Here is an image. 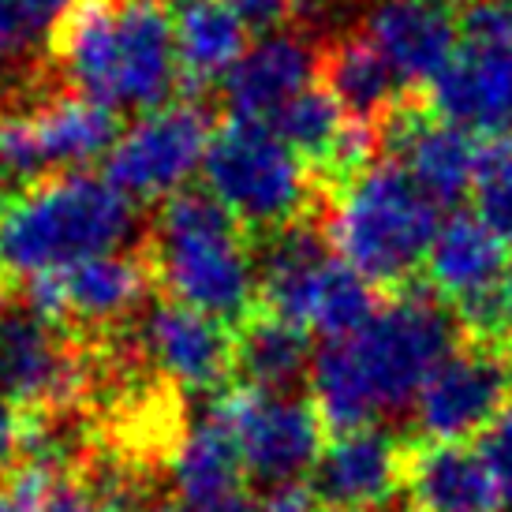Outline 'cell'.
Listing matches in <instances>:
<instances>
[{
	"mask_svg": "<svg viewBox=\"0 0 512 512\" xmlns=\"http://www.w3.org/2000/svg\"><path fill=\"white\" fill-rule=\"evenodd\" d=\"M453 337V318L434 296H397L363 329L326 341L314 356V412L337 434L374 427L382 415L415 404L427 378L453 352Z\"/></svg>",
	"mask_w": 512,
	"mask_h": 512,
	"instance_id": "1",
	"label": "cell"
},
{
	"mask_svg": "<svg viewBox=\"0 0 512 512\" xmlns=\"http://www.w3.org/2000/svg\"><path fill=\"white\" fill-rule=\"evenodd\" d=\"M60 64L75 98L109 113H154L180 79L176 15L161 0H86L64 23Z\"/></svg>",
	"mask_w": 512,
	"mask_h": 512,
	"instance_id": "2",
	"label": "cell"
},
{
	"mask_svg": "<svg viewBox=\"0 0 512 512\" xmlns=\"http://www.w3.org/2000/svg\"><path fill=\"white\" fill-rule=\"evenodd\" d=\"M135 232V206L105 176L60 172L0 206V270L34 281L101 255Z\"/></svg>",
	"mask_w": 512,
	"mask_h": 512,
	"instance_id": "3",
	"label": "cell"
},
{
	"mask_svg": "<svg viewBox=\"0 0 512 512\" xmlns=\"http://www.w3.org/2000/svg\"><path fill=\"white\" fill-rule=\"evenodd\" d=\"M154 270L172 303H184L217 322L251 311L258 266L243 247L240 228L210 191L172 195L154 225Z\"/></svg>",
	"mask_w": 512,
	"mask_h": 512,
	"instance_id": "4",
	"label": "cell"
},
{
	"mask_svg": "<svg viewBox=\"0 0 512 512\" xmlns=\"http://www.w3.org/2000/svg\"><path fill=\"white\" fill-rule=\"evenodd\" d=\"M438 202L397 161L348 176L329 210V240L370 285L408 281L438 236Z\"/></svg>",
	"mask_w": 512,
	"mask_h": 512,
	"instance_id": "5",
	"label": "cell"
},
{
	"mask_svg": "<svg viewBox=\"0 0 512 512\" xmlns=\"http://www.w3.org/2000/svg\"><path fill=\"white\" fill-rule=\"evenodd\" d=\"M206 191L225 206L232 221L251 228H288L296 225L311 199V176L303 157L258 120H228L214 131L206 150Z\"/></svg>",
	"mask_w": 512,
	"mask_h": 512,
	"instance_id": "6",
	"label": "cell"
},
{
	"mask_svg": "<svg viewBox=\"0 0 512 512\" xmlns=\"http://www.w3.org/2000/svg\"><path fill=\"white\" fill-rule=\"evenodd\" d=\"M434 109L464 131L512 128V8L505 0L471 4L449 68L430 83Z\"/></svg>",
	"mask_w": 512,
	"mask_h": 512,
	"instance_id": "7",
	"label": "cell"
},
{
	"mask_svg": "<svg viewBox=\"0 0 512 512\" xmlns=\"http://www.w3.org/2000/svg\"><path fill=\"white\" fill-rule=\"evenodd\" d=\"M210 143V113L195 101H172L116 135L105 154V180L131 202H169L206 165Z\"/></svg>",
	"mask_w": 512,
	"mask_h": 512,
	"instance_id": "8",
	"label": "cell"
},
{
	"mask_svg": "<svg viewBox=\"0 0 512 512\" xmlns=\"http://www.w3.org/2000/svg\"><path fill=\"white\" fill-rule=\"evenodd\" d=\"M116 143V116L86 98H57L0 116V187H34L45 172H75Z\"/></svg>",
	"mask_w": 512,
	"mask_h": 512,
	"instance_id": "9",
	"label": "cell"
},
{
	"mask_svg": "<svg viewBox=\"0 0 512 512\" xmlns=\"http://www.w3.org/2000/svg\"><path fill=\"white\" fill-rule=\"evenodd\" d=\"M90 363L30 303H0V400L12 408L60 412L86 397Z\"/></svg>",
	"mask_w": 512,
	"mask_h": 512,
	"instance_id": "10",
	"label": "cell"
},
{
	"mask_svg": "<svg viewBox=\"0 0 512 512\" xmlns=\"http://www.w3.org/2000/svg\"><path fill=\"white\" fill-rule=\"evenodd\" d=\"M228 434L236 441L243 471L270 486L296 483L322 456V415L314 404L292 393L270 389H236L217 404Z\"/></svg>",
	"mask_w": 512,
	"mask_h": 512,
	"instance_id": "11",
	"label": "cell"
},
{
	"mask_svg": "<svg viewBox=\"0 0 512 512\" xmlns=\"http://www.w3.org/2000/svg\"><path fill=\"white\" fill-rule=\"evenodd\" d=\"M512 363L498 348H453L415 397V427L430 441H464L486 434L509 408Z\"/></svg>",
	"mask_w": 512,
	"mask_h": 512,
	"instance_id": "12",
	"label": "cell"
},
{
	"mask_svg": "<svg viewBox=\"0 0 512 512\" xmlns=\"http://www.w3.org/2000/svg\"><path fill=\"white\" fill-rule=\"evenodd\" d=\"M427 273L441 299L460 307L471 326L498 329L505 322L509 247L479 217H449L430 243Z\"/></svg>",
	"mask_w": 512,
	"mask_h": 512,
	"instance_id": "13",
	"label": "cell"
},
{
	"mask_svg": "<svg viewBox=\"0 0 512 512\" xmlns=\"http://www.w3.org/2000/svg\"><path fill=\"white\" fill-rule=\"evenodd\" d=\"M139 356L176 389L206 393L225 382L236 363V341L210 314L191 311L184 303H154L139 318Z\"/></svg>",
	"mask_w": 512,
	"mask_h": 512,
	"instance_id": "14",
	"label": "cell"
},
{
	"mask_svg": "<svg viewBox=\"0 0 512 512\" xmlns=\"http://www.w3.org/2000/svg\"><path fill=\"white\" fill-rule=\"evenodd\" d=\"M146 299V266L135 255H101L64 273L27 281V303L49 322L116 326Z\"/></svg>",
	"mask_w": 512,
	"mask_h": 512,
	"instance_id": "15",
	"label": "cell"
},
{
	"mask_svg": "<svg viewBox=\"0 0 512 512\" xmlns=\"http://www.w3.org/2000/svg\"><path fill=\"white\" fill-rule=\"evenodd\" d=\"M404 475L400 445L385 430H348L329 441L314 464V498L333 512L385 509Z\"/></svg>",
	"mask_w": 512,
	"mask_h": 512,
	"instance_id": "16",
	"label": "cell"
},
{
	"mask_svg": "<svg viewBox=\"0 0 512 512\" xmlns=\"http://www.w3.org/2000/svg\"><path fill=\"white\" fill-rule=\"evenodd\" d=\"M367 42L400 83L419 86L449 68L460 30L441 0H378L367 12Z\"/></svg>",
	"mask_w": 512,
	"mask_h": 512,
	"instance_id": "17",
	"label": "cell"
},
{
	"mask_svg": "<svg viewBox=\"0 0 512 512\" xmlns=\"http://www.w3.org/2000/svg\"><path fill=\"white\" fill-rule=\"evenodd\" d=\"M318 72V53L307 38L273 30L258 38L243 60L225 79V101L236 120H258L270 124L288 101L311 90V79Z\"/></svg>",
	"mask_w": 512,
	"mask_h": 512,
	"instance_id": "18",
	"label": "cell"
},
{
	"mask_svg": "<svg viewBox=\"0 0 512 512\" xmlns=\"http://www.w3.org/2000/svg\"><path fill=\"white\" fill-rule=\"evenodd\" d=\"M389 146L397 165L427 191L438 206L464 199L475 184L483 150L475 146L471 131L456 128L441 116H400L389 131Z\"/></svg>",
	"mask_w": 512,
	"mask_h": 512,
	"instance_id": "19",
	"label": "cell"
},
{
	"mask_svg": "<svg viewBox=\"0 0 512 512\" xmlns=\"http://www.w3.org/2000/svg\"><path fill=\"white\" fill-rule=\"evenodd\" d=\"M333 262L337 255H329L314 228L288 225L273 232L258 262V292L273 318L292 322L299 329L311 326L314 303L322 296Z\"/></svg>",
	"mask_w": 512,
	"mask_h": 512,
	"instance_id": "20",
	"label": "cell"
},
{
	"mask_svg": "<svg viewBox=\"0 0 512 512\" xmlns=\"http://www.w3.org/2000/svg\"><path fill=\"white\" fill-rule=\"evenodd\" d=\"M415 512H501V494L479 449L464 441H430L408 464Z\"/></svg>",
	"mask_w": 512,
	"mask_h": 512,
	"instance_id": "21",
	"label": "cell"
},
{
	"mask_svg": "<svg viewBox=\"0 0 512 512\" xmlns=\"http://www.w3.org/2000/svg\"><path fill=\"white\" fill-rule=\"evenodd\" d=\"M240 449L228 434L225 419L214 412L199 415L191 427L176 438L172 449V486L191 512H202L225 498L240 494Z\"/></svg>",
	"mask_w": 512,
	"mask_h": 512,
	"instance_id": "22",
	"label": "cell"
},
{
	"mask_svg": "<svg viewBox=\"0 0 512 512\" xmlns=\"http://www.w3.org/2000/svg\"><path fill=\"white\" fill-rule=\"evenodd\" d=\"M251 49L247 23L225 0H184L176 12V53L180 72L195 83H225Z\"/></svg>",
	"mask_w": 512,
	"mask_h": 512,
	"instance_id": "23",
	"label": "cell"
},
{
	"mask_svg": "<svg viewBox=\"0 0 512 512\" xmlns=\"http://www.w3.org/2000/svg\"><path fill=\"white\" fill-rule=\"evenodd\" d=\"M311 341L307 329L281 322V318H255L236 341V367L247 378L251 389H270V393H288L311 370Z\"/></svg>",
	"mask_w": 512,
	"mask_h": 512,
	"instance_id": "24",
	"label": "cell"
},
{
	"mask_svg": "<svg viewBox=\"0 0 512 512\" xmlns=\"http://www.w3.org/2000/svg\"><path fill=\"white\" fill-rule=\"evenodd\" d=\"M400 79L367 38H344L326 53V90L356 120H374L397 98Z\"/></svg>",
	"mask_w": 512,
	"mask_h": 512,
	"instance_id": "25",
	"label": "cell"
},
{
	"mask_svg": "<svg viewBox=\"0 0 512 512\" xmlns=\"http://www.w3.org/2000/svg\"><path fill=\"white\" fill-rule=\"evenodd\" d=\"M348 120L352 116H344L341 101L333 98L329 90H322V86H311V90H303L299 98H292L281 113L273 116L270 128L299 157H311V161L329 165V157H333V150L341 143Z\"/></svg>",
	"mask_w": 512,
	"mask_h": 512,
	"instance_id": "26",
	"label": "cell"
},
{
	"mask_svg": "<svg viewBox=\"0 0 512 512\" xmlns=\"http://www.w3.org/2000/svg\"><path fill=\"white\" fill-rule=\"evenodd\" d=\"M86 0H0V60H15L64 27Z\"/></svg>",
	"mask_w": 512,
	"mask_h": 512,
	"instance_id": "27",
	"label": "cell"
},
{
	"mask_svg": "<svg viewBox=\"0 0 512 512\" xmlns=\"http://www.w3.org/2000/svg\"><path fill=\"white\" fill-rule=\"evenodd\" d=\"M471 191L479 210L475 217L494 228L501 240H512V146L486 150Z\"/></svg>",
	"mask_w": 512,
	"mask_h": 512,
	"instance_id": "28",
	"label": "cell"
},
{
	"mask_svg": "<svg viewBox=\"0 0 512 512\" xmlns=\"http://www.w3.org/2000/svg\"><path fill=\"white\" fill-rule=\"evenodd\" d=\"M479 453H483L486 468H490V475H494L501 505L512 512V404L490 423V430L483 434Z\"/></svg>",
	"mask_w": 512,
	"mask_h": 512,
	"instance_id": "29",
	"label": "cell"
},
{
	"mask_svg": "<svg viewBox=\"0 0 512 512\" xmlns=\"http://www.w3.org/2000/svg\"><path fill=\"white\" fill-rule=\"evenodd\" d=\"M42 512H124V505L109 494H94L86 486L57 483L42 501Z\"/></svg>",
	"mask_w": 512,
	"mask_h": 512,
	"instance_id": "30",
	"label": "cell"
},
{
	"mask_svg": "<svg viewBox=\"0 0 512 512\" xmlns=\"http://www.w3.org/2000/svg\"><path fill=\"white\" fill-rule=\"evenodd\" d=\"M255 512H318V498H314L311 490H303L299 483L273 486Z\"/></svg>",
	"mask_w": 512,
	"mask_h": 512,
	"instance_id": "31",
	"label": "cell"
},
{
	"mask_svg": "<svg viewBox=\"0 0 512 512\" xmlns=\"http://www.w3.org/2000/svg\"><path fill=\"white\" fill-rule=\"evenodd\" d=\"M23 445H27V423L8 400H0V468L12 464L15 453H23Z\"/></svg>",
	"mask_w": 512,
	"mask_h": 512,
	"instance_id": "32",
	"label": "cell"
},
{
	"mask_svg": "<svg viewBox=\"0 0 512 512\" xmlns=\"http://www.w3.org/2000/svg\"><path fill=\"white\" fill-rule=\"evenodd\" d=\"M247 27H273L288 12V0H225Z\"/></svg>",
	"mask_w": 512,
	"mask_h": 512,
	"instance_id": "33",
	"label": "cell"
},
{
	"mask_svg": "<svg viewBox=\"0 0 512 512\" xmlns=\"http://www.w3.org/2000/svg\"><path fill=\"white\" fill-rule=\"evenodd\" d=\"M0 512H42V505H34V501L19 498V494L8 490V498H0Z\"/></svg>",
	"mask_w": 512,
	"mask_h": 512,
	"instance_id": "34",
	"label": "cell"
},
{
	"mask_svg": "<svg viewBox=\"0 0 512 512\" xmlns=\"http://www.w3.org/2000/svg\"><path fill=\"white\" fill-rule=\"evenodd\" d=\"M202 512H255V509L243 501V494H236V498L217 501V505H210V509H202Z\"/></svg>",
	"mask_w": 512,
	"mask_h": 512,
	"instance_id": "35",
	"label": "cell"
},
{
	"mask_svg": "<svg viewBox=\"0 0 512 512\" xmlns=\"http://www.w3.org/2000/svg\"><path fill=\"white\" fill-rule=\"evenodd\" d=\"M329 0H288V8H296V12H318V8H326Z\"/></svg>",
	"mask_w": 512,
	"mask_h": 512,
	"instance_id": "36",
	"label": "cell"
},
{
	"mask_svg": "<svg viewBox=\"0 0 512 512\" xmlns=\"http://www.w3.org/2000/svg\"><path fill=\"white\" fill-rule=\"evenodd\" d=\"M505 322L512 329V281H509V292H505Z\"/></svg>",
	"mask_w": 512,
	"mask_h": 512,
	"instance_id": "37",
	"label": "cell"
},
{
	"mask_svg": "<svg viewBox=\"0 0 512 512\" xmlns=\"http://www.w3.org/2000/svg\"><path fill=\"white\" fill-rule=\"evenodd\" d=\"M505 4H509V8H512V0H505Z\"/></svg>",
	"mask_w": 512,
	"mask_h": 512,
	"instance_id": "38",
	"label": "cell"
},
{
	"mask_svg": "<svg viewBox=\"0 0 512 512\" xmlns=\"http://www.w3.org/2000/svg\"><path fill=\"white\" fill-rule=\"evenodd\" d=\"M441 4H449V0H441Z\"/></svg>",
	"mask_w": 512,
	"mask_h": 512,
	"instance_id": "39",
	"label": "cell"
}]
</instances>
